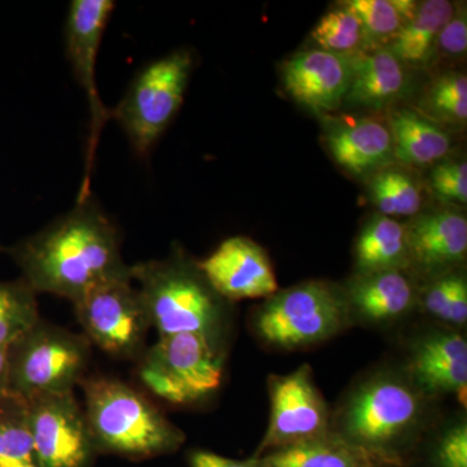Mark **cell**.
<instances>
[{"label": "cell", "instance_id": "25", "mask_svg": "<svg viewBox=\"0 0 467 467\" xmlns=\"http://www.w3.org/2000/svg\"><path fill=\"white\" fill-rule=\"evenodd\" d=\"M36 294L23 281H0V348L8 349L41 321Z\"/></svg>", "mask_w": 467, "mask_h": 467}, {"label": "cell", "instance_id": "7", "mask_svg": "<svg viewBox=\"0 0 467 467\" xmlns=\"http://www.w3.org/2000/svg\"><path fill=\"white\" fill-rule=\"evenodd\" d=\"M349 319L343 291L309 281L267 297L254 316V331L267 346L296 349L330 339Z\"/></svg>", "mask_w": 467, "mask_h": 467}, {"label": "cell", "instance_id": "21", "mask_svg": "<svg viewBox=\"0 0 467 467\" xmlns=\"http://www.w3.org/2000/svg\"><path fill=\"white\" fill-rule=\"evenodd\" d=\"M389 133L395 158L411 167H429L450 152L448 134L416 110H393L389 117Z\"/></svg>", "mask_w": 467, "mask_h": 467}, {"label": "cell", "instance_id": "23", "mask_svg": "<svg viewBox=\"0 0 467 467\" xmlns=\"http://www.w3.org/2000/svg\"><path fill=\"white\" fill-rule=\"evenodd\" d=\"M453 12L454 5L448 0L420 3L416 16L401 27L389 50L404 66H425L435 57L439 36Z\"/></svg>", "mask_w": 467, "mask_h": 467}, {"label": "cell", "instance_id": "6", "mask_svg": "<svg viewBox=\"0 0 467 467\" xmlns=\"http://www.w3.org/2000/svg\"><path fill=\"white\" fill-rule=\"evenodd\" d=\"M7 350V392L30 401L73 392L88 367L90 342L41 319Z\"/></svg>", "mask_w": 467, "mask_h": 467}, {"label": "cell", "instance_id": "10", "mask_svg": "<svg viewBox=\"0 0 467 467\" xmlns=\"http://www.w3.org/2000/svg\"><path fill=\"white\" fill-rule=\"evenodd\" d=\"M72 304L88 342L113 358L142 352L150 325L133 278L100 285Z\"/></svg>", "mask_w": 467, "mask_h": 467}, {"label": "cell", "instance_id": "36", "mask_svg": "<svg viewBox=\"0 0 467 467\" xmlns=\"http://www.w3.org/2000/svg\"><path fill=\"white\" fill-rule=\"evenodd\" d=\"M8 350L0 348V395L7 392Z\"/></svg>", "mask_w": 467, "mask_h": 467}, {"label": "cell", "instance_id": "9", "mask_svg": "<svg viewBox=\"0 0 467 467\" xmlns=\"http://www.w3.org/2000/svg\"><path fill=\"white\" fill-rule=\"evenodd\" d=\"M115 8L113 0H73L67 11L64 29L67 58L77 82L85 91L90 112L85 178L77 199H84L91 193L90 178L95 150L101 130L110 119L109 109L104 106L98 90L97 63L101 39Z\"/></svg>", "mask_w": 467, "mask_h": 467}, {"label": "cell", "instance_id": "17", "mask_svg": "<svg viewBox=\"0 0 467 467\" xmlns=\"http://www.w3.org/2000/svg\"><path fill=\"white\" fill-rule=\"evenodd\" d=\"M350 318L368 325H391L417 306L418 291L404 270L358 275L344 292Z\"/></svg>", "mask_w": 467, "mask_h": 467}, {"label": "cell", "instance_id": "29", "mask_svg": "<svg viewBox=\"0 0 467 467\" xmlns=\"http://www.w3.org/2000/svg\"><path fill=\"white\" fill-rule=\"evenodd\" d=\"M347 7L358 17L364 33V47L379 50L393 41L404 26L391 0H350Z\"/></svg>", "mask_w": 467, "mask_h": 467}, {"label": "cell", "instance_id": "31", "mask_svg": "<svg viewBox=\"0 0 467 467\" xmlns=\"http://www.w3.org/2000/svg\"><path fill=\"white\" fill-rule=\"evenodd\" d=\"M432 192L442 202H467V164L465 160H447L436 165L430 177Z\"/></svg>", "mask_w": 467, "mask_h": 467}, {"label": "cell", "instance_id": "37", "mask_svg": "<svg viewBox=\"0 0 467 467\" xmlns=\"http://www.w3.org/2000/svg\"><path fill=\"white\" fill-rule=\"evenodd\" d=\"M12 467H36V463H21V465Z\"/></svg>", "mask_w": 467, "mask_h": 467}, {"label": "cell", "instance_id": "33", "mask_svg": "<svg viewBox=\"0 0 467 467\" xmlns=\"http://www.w3.org/2000/svg\"><path fill=\"white\" fill-rule=\"evenodd\" d=\"M467 50V14L465 5L454 7L453 15L442 27L435 54L439 52L445 57H461Z\"/></svg>", "mask_w": 467, "mask_h": 467}, {"label": "cell", "instance_id": "11", "mask_svg": "<svg viewBox=\"0 0 467 467\" xmlns=\"http://www.w3.org/2000/svg\"><path fill=\"white\" fill-rule=\"evenodd\" d=\"M269 395V426L256 456L331 431V414L309 365L270 378Z\"/></svg>", "mask_w": 467, "mask_h": 467}, {"label": "cell", "instance_id": "16", "mask_svg": "<svg viewBox=\"0 0 467 467\" xmlns=\"http://www.w3.org/2000/svg\"><path fill=\"white\" fill-rule=\"evenodd\" d=\"M404 226L409 266L435 276L453 270L465 260L467 221L459 212H426Z\"/></svg>", "mask_w": 467, "mask_h": 467}, {"label": "cell", "instance_id": "4", "mask_svg": "<svg viewBox=\"0 0 467 467\" xmlns=\"http://www.w3.org/2000/svg\"><path fill=\"white\" fill-rule=\"evenodd\" d=\"M84 393L85 416L95 447L149 459L182 445L183 432L129 384L94 378L85 382Z\"/></svg>", "mask_w": 467, "mask_h": 467}, {"label": "cell", "instance_id": "8", "mask_svg": "<svg viewBox=\"0 0 467 467\" xmlns=\"http://www.w3.org/2000/svg\"><path fill=\"white\" fill-rule=\"evenodd\" d=\"M223 347L196 334L160 337L140 365L147 389L175 405L201 401L216 392L223 379Z\"/></svg>", "mask_w": 467, "mask_h": 467}, {"label": "cell", "instance_id": "19", "mask_svg": "<svg viewBox=\"0 0 467 467\" xmlns=\"http://www.w3.org/2000/svg\"><path fill=\"white\" fill-rule=\"evenodd\" d=\"M404 64L389 48L352 55V79L346 100L353 106L380 109L407 88Z\"/></svg>", "mask_w": 467, "mask_h": 467}, {"label": "cell", "instance_id": "24", "mask_svg": "<svg viewBox=\"0 0 467 467\" xmlns=\"http://www.w3.org/2000/svg\"><path fill=\"white\" fill-rule=\"evenodd\" d=\"M34 463V445L27 401L0 395V467Z\"/></svg>", "mask_w": 467, "mask_h": 467}, {"label": "cell", "instance_id": "30", "mask_svg": "<svg viewBox=\"0 0 467 467\" xmlns=\"http://www.w3.org/2000/svg\"><path fill=\"white\" fill-rule=\"evenodd\" d=\"M312 38L322 51L337 55L358 54L364 45L361 23L346 5L326 14L313 29Z\"/></svg>", "mask_w": 467, "mask_h": 467}, {"label": "cell", "instance_id": "12", "mask_svg": "<svg viewBox=\"0 0 467 467\" xmlns=\"http://www.w3.org/2000/svg\"><path fill=\"white\" fill-rule=\"evenodd\" d=\"M36 467H85L95 444L73 392L27 401Z\"/></svg>", "mask_w": 467, "mask_h": 467}, {"label": "cell", "instance_id": "20", "mask_svg": "<svg viewBox=\"0 0 467 467\" xmlns=\"http://www.w3.org/2000/svg\"><path fill=\"white\" fill-rule=\"evenodd\" d=\"M254 459L259 467H393L344 441L333 430Z\"/></svg>", "mask_w": 467, "mask_h": 467}, {"label": "cell", "instance_id": "22", "mask_svg": "<svg viewBox=\"0 0 467 467\" xmlns=\"http://www.w3.org/2000/svg\"><path fill=\"white\" fill-rule=\"evenodd\" d=\"M355 261L358 275L407 269L405 226L380 213L371 217L358 234Z\"/></svg>", "mask_w": 467, "mask_h": 467}, {"label": "cell", "instance_id": "2", "mask_svg": "<svg viewBox=\"0 0 467 467\" xmlns=\"http://www.w3.org/2000/svg\"><path fill=\"white\" fill-rule=\"evenodd\" d=\"M430 400L404 371H377L350 389L331 418V430L384 462L400 466V451L426 425Z\"/></svg>", "mask_w": 467, "mask_h": 467}, {"label": "cell", "instance_id": "1", "mask_svg": "<svg viewBox=\"0 0 467 467\" xmlns=\"http://www.w3.org/2000/svg\"><path fill=\"white\" fill-rule=\"evenodd\" d=\"M8 252L36 294L72 303L100 285L133 278L122 259L119 229L91 193Z\"/></svg>", "mask_w": 467, "mask_h": 467}, {"label": "cell", "instance_id": "18", "mask_svg": "<svg viewBox=\"0 0 467 467\" xmlns=\"http://www.w3.org/2000/svg\"><path fill=\"white\" fill-rule=\"evenodd\" d=\"M326 143L335 162L358 178L377 174L395 158L389 129L371 119L335 122L326 129Z\"/></svg>", "mask_w": 467, "mask_h": 467}, {"label": "cell", "instance_id": "27", "mask_svg": "<svg viewBox=\"0 0 467 467\" xmlns=\"http://www.w3.org/2000/svg\"><path fill=\"white\" fill-rule=\"evenodd\" d=\"M370 198L380 214L391 218L417 216L422 205V196L413 178L395 168H386L373 175Z\"/></svg>", "mask_w": 467, "mask_h": 467}, {"label": "cell", "instance_id": "38", "mask_svg": "<svg viewBox=\"0 0 467 467\" xmlns=\"http://www.w3.org/2000/svg\"><path fill=\"white\" fill-rule=\"evenodd\" d=\"M0 251H2V248H0Z\"/></svg>", "mask_w": 467, "mask_h": 467}, {"label": "cell", "instance_id": "3", "mask_svg": "<svg viewBox=\"0 0 467 467\" xmlns=\"http://www.w3.org/2000/svg\"><path fill=\"white\" fill-rule=\"evenodd\" d=\"M133 282L150 327L159 337L196 334L223 344L227 325L226 300L181 252L168 259L131 266Z\"/></svg>", "mask_w": 467, "mask_h": 467}, {"label": "cell", "instance_id": "26", "mask_svg": "<svg viewBox=\"0 0 467 467\" xmlns=\"http://www.w3.org/2000/svg\"><path fill=\"white\" fill-rule=\"evenodd\" d=\"M432 318L450 327H462L467 322V281L465 275L450 270L435 275L417 304Z\"/></svg>", "mask_w": 467, "mask_h": 467}, {"label": "cell", "instance_id": "14", "mask_svg": "<svg viewBox=\"0 0 467 467\" xmlns=\"http://www.w3.org/2000/svg\"><path fill=\"white\" fill-rule=\"evenodd\" d=\"M352 79V55L309 50L294 55L282 67V82L292 99L316 113L342 106Z\"/></svg>", "mask_w": 467, "mask_h": 467}, {"label": "cell", "instance_id": "15", "mask_svg": "<svg viewBox=\"0 0 467 467\" xmlns=\"http://www.w3.org/2000/svg\"><path fill=\"white\" fill-rule=\"evenodd\" d=\"M404 373L427 398L457 395L465 401L466 337L451 328L423 335L414 344Z\"/></svg>", "mask_w": 467, "mask_h": 467}, {"label": "cell", "instance_id": "13", "mask_svg": "<svg viewBox=\"0 0 467 467\" xmlns=\"http://www.w3.org/2000/svg\"><path fill=\"white\" fill-rule=\"evenodd\" d=\"M199 269L226 301L270 297L278 282L265 250L245 236H232L198 263Z\"/></svg>", "mask_w": 467, "mask_h": 467}, {"label": "cell", "instance_id": "34", "mask_svg": "<svg viewBox=\"0 0 467 467\" xmlns=\"http://www.w3.org/2000/svg\"><path fill=\"white\" fill-rule=\"evenodd\" d=\"M192 467H259L254 459L238 461L218 456L211 451H193L190 457Z\"/></svg>", "mask_w": 467, "mask_h": 467}, {"label": "cell", "instance_id": "35", "mask_svg": "<svg viewBox=\"0 0 467 467\" xmlns=\"http://www.w3.org/2000/svg\"><path fill=\"white\" fill-rule=\"evenodd\" d=\"M391 3L398 14L400 15L404 26L416 16L418 7H420V3L413 2V0H391Z\"/></svg>", "mask_w": 467, "mask_h": 467}, {"label": "cell", "instance_id": "5", "mask_svg": "<svg viewBox=\"0 0 467 467\" xmlns=\"http://www.w3.org/2000/svg\"><path fill=\"white\" fill-rule=\"evenodd\" d=\"M193 58L175 50L143 67L115 109H109L134 152L147 158L183 103Z\"/></svg>", "mask_w": 467, "mask_h": 467}, {"label": "cell", "instance_id": "32", "mask_svg": "<svg viewBox=\"0 0 467 467\" xmlns=\"http://www.w3.org/2000/svg\"><path fill=\"white\" fill-rule=\"evenodd\" d=\"M436 467H467V423L465 418L451 423L438 439Z\"/></svg>", "mask_w": 467, "mask_h": 467}, {"label": "cell", "instance_id": "28", "mask_svg": "<svg viewBox=\"0 0 467 467\" xmlns=\"http://www.w3.org/2000/svg\"><path fill=\"white\" fill-rule=\"evenodd\" d=\"M423 107L445 124L461 126L467 119V77L462 72L439 76L427 88Z\"/></svg>", "mask_w": 467, "mask_h": 467}]
</instances>
